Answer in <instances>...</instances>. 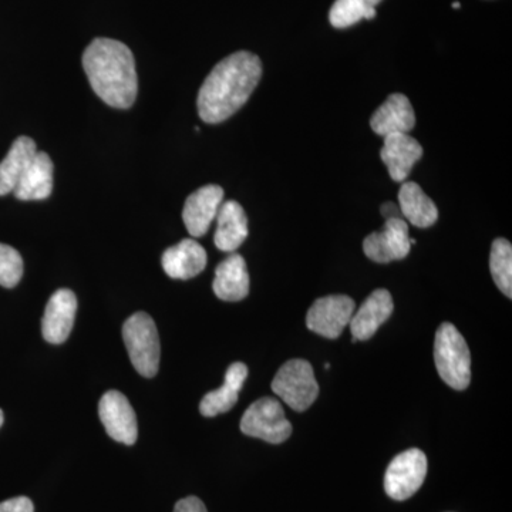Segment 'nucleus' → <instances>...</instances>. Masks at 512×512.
<instances>
[{
	"label": "nucleus",
	"mask_w": 512,
	"mask_h": 512,
	"mask_svg": "<svg viewBox=\"0 0 512 512\" xmlns=\"http://www.w3.org/2000/svg\"><path fill=\"white\" fill-rule=\"evenodd\" d=\"M409 225L402 218H389L380 232H373L363 241V251L367 258L377 264L400 261L409 255Z\"/></svg>",
	"instance_id": "1a4fd4ad"
},
{
	"label": "nucleus",
	"mask_w": 512,
	"mask_h": 512,
	"mask_svg": "<svg viewBox=\"0 0 512 512\" xmlns=\"http://www.w3.org/2000/svg\"><path fill=\"white\" fill-rule=\"evenodd\" d=\"M3 420H5V417H3V412L0 410V427L3 426Z\"/></svg>",
	"instance_id": "c85d7f7f"
},
{
	"label": "nucleus",
	"mask_w": 512,
	"mask_h": 512,
	"mask_svg": "<svg viewBox=\"0 0 512 512\" xmlns=\"http://www.w3.org/2000/svg\"><path fill=\"white\" fill-rule=\"evenodd\" d=\"M77 312V298L70 289L53 293L42 319V333L46 342L62 345L69 339Z\"/></svg>",
	"instance_id": "f8f14e48"
},
{
	"label": "nucleus",
	"mask_w": 512,
	"mask_h": 512,
	"mask_svg": "<svg viewBox=\"0 0 512 512\" xmlns=\"http://www.w3.org/2000/svg\"><path fill=\"white\" fill-rule=\"evenodd\" d=\"M427 476V457L419 448H410L393 458L384 474V490L396 501L409 500L420 490Z\"/></svg>",
	"instance_id": "0eeeda50"
},
{
	"label": "nucleus",
	"mask_w": 512,
	"mask_h": 512,
	"mask_svg": "<svg viewBox=\"0 0 512 512\" xmlns=\"http://www.w3.org/2000/svg\"><path fill=\"white\" fill-rule=\"evenodd\" d=\"M53 170L52 158L43 151H37L13 194L20 201L46 200L53 191Z\"/></svg>",
	"instance_id": "6ab92c4d"
},
{
	"label": "nucleus",
	"mask_w": 512,
	"mask_h": 512,
	"mask_svg": "<svg viewBox=\"0 0 512 512\" xmlns=\"http://www.w3.org/2000/svg\"><path fill=\"white\" fill-rule=\"evenodd\" d=\"M382 0H336L330 9V25L336 29H346L362 19L372 20L376 16V6Z\"/></svg>",
	"instance_id": "5701e85b"
},
{
	"label": "nucleus",
	"mask_w": 512,
	"mask_h": 512,
	"mask_svg": "<svg viewBox=\"0 0 512 512\" xmlns=\"http://www.w3.org/2000/svg\"><path fill=\"white\" fill-rule=\"evenodd\" d=\"M394 303L392 295L386 289H377L353 313L349 326L353 342H363L375 336L377 330L392 316Z\"/></svg>",
	"instance_id": "ddd939ff"
},
{
	"label": "nucleus",
	"mask_w": 512,
	"mask_h": 512,
	"mask_svg": "<svg viewBox=\"0 0 512 512\" xmlns=\"http://www.w3.org/2000/svg\"><path fill=\"white\" fill-rule=\"evenodd\" d=\"M82 62L93 92L107 106L120 110L133 106L138 93L136 60L124 43L94 39L84 50Z\"/></svg>",
	"instance_id": "f03ea898"
},
{
	"label": "nucleus",
	"mask_w": 512,
	"mask_h": 512,
	"mask_svg": "<svg viewBox=\"0 0 512 512\" xmlns=\"http://www.w3.org/2000/svg\"><path fill=\"white\" fill-rule=\"evenodd\" d=\"M434 360L443 382L454 390H466L471 382V355L466 339L453 323H443L436 332Z\"/></svg>",
	"instance_id": "7ed1b4c3"
},
{
	"label": "nucleus",
	"mask_w": 512,
	"mask_h": 512,
	"mask_svg": "<svg viewBox=\"0 0 512 512\" xmlns=\"http://www.w3.org/2000/svg\"><path fill=\"white\" fill-rule=\"evenodd\" d=\"M356 303L346 295H330L313 303L306 315V326L326 339H338L349 325Z\"/></svg>",
	"instance_id": "6e6552de"
},
{
	"label": "nucleus",
	"mask_w": 512,
	"mask_h": 512,
	"mask_svg": "<svg viewBox=\"0 0 512 512\" xmlns=\"http://www.w3.org/2000/svg\"><path fill=\"white\" fill-rule=\"evenodd\" d=\"M272 390L295 412L308 410L319 394L311 363L302 359L286 362L272 380Z\"/></svg>",
	"instance_id": "39448f33"
},
{
	"label": "nucleus",
	"mask_w": 512,
	"mask_h": 512,
	"mask_svg": "<svg viewBox=\"0 0 512 512\" xmlns=\"http://www.w3.org/2000/svg\"><path fill=\"white\" fill-rule=\"evenodd\" d=\"M262 77L261 59L254 53L237 52L212 69L198 93L201 120L218 124L228 120L254 93Z\"/></svg>",
	"instance_id": "f257e3e1"
},
{
	"label": "nucleus",
	"mask_w": 512,
	"mask_h": 512,
	"mask_svg": "<svg viewBox=\"0 0 512 512\" xmlns=\"http://www.w3.org/2000/svg\"><path fill=\"white\" fill-rule=\"evenodd\" d=\"M123 339L137 372L147 379L156 376L160 369L161 346L153 318L144 312L134 313L124 323Z\"/></svg>",
	"instance_id": "20e7f679"
},
{
	"label": "nucleus",
	"mask_w": 512,
	"mask_h": 512,
	"mask_svg": "<svg viewBox=\"0 0 512 512\" xmlns=\"http://www.w3.org/2000/svg\"><path fill=\"white\" fill-rule=\"evenodd\" d=\"M224 201V190L220 185L210 184L192 192L184 205L183 220L191 237L201 238L207 234L212 221Z\"/></svg>",
	"instance_id": "9b49d317"
},
{
	"label": "nucleus",
	"mask_w": 512,
	"mask_h": 512,
	"mask_svg": "<svg viewBox=\"0 0 512 512\" xmlns=\"http://www.w3.org/2000/svg\"><path fill=\"white\" fill-rule=\"evenodd\" d=\"M0 512H35V505L28 497L10 498L0 503Z\"/></svg>",
	"instance_id": "a878e982"
},
{
	"label": "nucleus",
	"mask_w": 512,
	"mask_h": 512,
	"mask_svg": "<svg viewBox=\"0 0 512 512\" xmlns=\"http://www.w3.org/2000/svg\"><path fill=\"white\" fill-rule=\"evenodd\" d=\"M99 416L111 439L133 446L138 437L137 416L123 393L110 390L101 397Z\"/></svg>",
	"instance_id": "9d476101"
},
{
	"label": "nucleus",
	"mask_w": 512,
	"mask_h": 512,
	"mask_svg": "<svg viewBox=\"0 0 512 512\" xmlns=\"http://www.w3.org/2000/svg\"><path fill=\"white\" fill-rule=\"evenodd\" d=\"M490 271L495 285L501 292L512 298V247L504 238L495 239L491 247Z\"/></svg>",
	"instance_id": "b1692460"
},
{
	"label": "nucleus",
	"mask_w": 512,
	"mask_h": 512,
	"mask_svg": "<svg viewBox=\"0 0 512 512\" xmlns=\"http://www.w3.org/2000/svg\"><path fill=\"white\" fill-rule=\"evenodd\" d=\"M174 512H208L204 503L197 497H187L175 504Z\"/></svg>",
	"instance_id": "bb28decb"
},
{
	"label": "nucleus",
	"mask_w": 512,
	"mask_h": 512,
	"mask_svg": "<svg viewBox=\"0 0 512 512\" xmlns=\"http://www.w3.org/2000/svg\"><path fill=\"white\" fill-rule=\"evenodd\" d=\"M23 259L15 248L0 244V285L15 288L23 276Z\"/></svg>",
	"instance_id": "393cba45"
},
{
	"label": "nucleus",
	"mask_w": 512,
	"mask_h": 512,
	"mask_svg": "<svg viewBox=\"0 0 512 512\" xmlns=\"http://www.w3.org/2000/svg\"><path fill=\"white\" fill-rule=\"evenodd\" d=\"M241 431L245 436L266 443L281 444L292 434L291 421L286 419L284 407L272 397H262L248 407L242 416Z\"/></svg>",
	"instance_id": "423d86ee"
},
{
	"label": "nucleus",
	"mask_w": 512,
	"mask_h": 512,
	"mask_svg": "<svg viewBox=\"0 0 512 512\" xmlns=\"http://www.w3.org/2000/svg\"><path fill=\"white\" fill-rule=\"evenodd\" d=\"M460 6H461L460 3H458V2H454L453 3V8L454 9H460Z\"/></svg>",
	"instance_id": "c756f323"
},
{
	"label": "nucleus",
	"mask_w": 512,
	"mask_h": 512,
	"mask_svg": "<svg viewBox=\"0 0 512 512\" xmlns=\"http://www.w3.org/2000/svg\"><path fill=\"white\" fill-rule=\"evenodd\" d=\"M215 295L225 302H239L249 293V275L245 259L239 254L229 255L215 269Z\"/></svg>",
	"instance_id": "f3484780"
},
{
	"label": "nucleus",
	"mask_w": 512,
	"mask_h": 512,
	"mask_svg": "<svg viewBox=\"0 0 512 512\" xmlns=\"http://www.w3.org/2000/svg\"><path fill=\"white\" fill-rule=\"evenodd\" d=\"M380 211H382V214L384 217H386V220H389V218H399V215H397L399 214V210H397V207L393 204V202H386V204L380 208Z\"/></svg>",
	"instance_id": "cd10ccee"
},
{
	"label": "nucleus",
	"mask_w": 512,
	"mask_h": 512,
	"mask_svg": "<svg viewBox=\"0 0 512 512\" xmlns=\"http://www.w3.org/2000/svg\"><path fill=\"white\" fill-rule=\"evenodd\" d=\"M399 204L404 218L417 228H429L439 220V210L419 184L403 183L399 191Z\"/></svg>",
	"instance_id": "4be33fe9"
},
{
	"label": "nucleus",
	"mask_w": 512,
	"mask_h": 512,
	"mask_svg": "<svg viewBox=\"0 0 512 512\" xmlns=\"http://www.w3.org/2000/svg\"><path fill=\"white\" fill-rule=\"evenodd\" d=\"M207 262V252L195 239H183L180 244L168 248L161 258L165 274L181 281L200 275Z\"/></svg>",
	"instance_id": "dca6fc26"
},
{
	"label": "nucleus",
	"mask_w": 512,
	"mask_h": 512,
	"mask_svg": "<svg viewBox=\"0 0 512 512\" xmlns=\"http://www.w3.org/2000/svg\"><path fill=\"white\" fill-rule=\"evenodd\" d=\"M248 377V367L244 363H232L225 373V382L220 389L205 394L200 403V413L204 417H215L227 413L238 402L239 392Z\"/></svg>",
	"instance_id": "aec40b11"
},
{
	"label": "nucleus",
	"mask_w": 512,
	"mask_h": 512,
	"mask_svg": "<svg viewBox=\"0 0 512 512\" xmlns=\"http://www.w3.org/2000/svg\"><path fill=\"white\" fill-rule=\"evenodd\" d=\"M383 138L380 158L387 165L390 178L396 183H404L414 164L423 156V147L416 138L406 133L389 134Z\"/></svg>",
	"instance_id": "4468645a"
},
{
	"label": "nucleus",
	"mask_w": 512,
	"mask_h": 512,
	"mask_svg": "<svg viewBox=\"0 0 512 512\" xmlns=\"http://www.w3.org/2000/svg\"><path fill=\"white\" fill-rule=\"evenodd\" d=\"M370 126L377 136L409 133L416 126V113L412 103L404 94L394 93L384 101L370 119Z\"/></svg>",
	"instance_id": "2eb2a0df"
},
{
	"label": "nucleus",
	"mask_w": 512,
	"mask_h": 512,
	"mask_svg": "<svg viewBox=\"0 0 512 512\" xmlns=\"http://www.w3.org/2000/svg\"><path fill=\"white\" fill-rule=\"evenodd\" d=\"M36 153V143L32 138L26 136L16 138L9 153L0 163V197L15 191Z\"/></svg>",
	"instance_id": "412c9836"
},
{
	"label": "nucleus",
	"mask_w": 512,
	"mask_h": 512,
	"mask_svg": "<svg viewBox=\"0 0 512 512\" xmlns=\"http://www.w3.org/2000/svg\"><path fill=\"white\" fill-rule=\"evenodd\" d=\"M248 237V218L244 208L237 201L222 202L217 214V231H215V247L222 252L235 251Z\"/></svg>",
	"instance_id": "a211bd4d"
}]
</instances>
